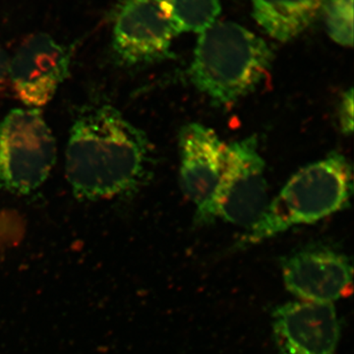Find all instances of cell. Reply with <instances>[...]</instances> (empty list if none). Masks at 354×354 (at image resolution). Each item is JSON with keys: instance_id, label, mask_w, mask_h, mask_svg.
Masks as SVG:
<instances>
[{"instance_id": "9c48e42d", "label": "cell", "mask_w": 354, "mask_h": 354, "mask_svg": "<svg viewBox=\"0 0 354 354\" xmlns=\"http://www.w3.org/2000/svg\"><path fill=\"white\" fill-rule=\"evenodd\" d=\"M272 334L281 354H335L341 323L334 304L297 300L272 314Z\"/></svg>"}, {"instance_id": "30bf717a", "label": "cell", "mask_w": 354, "mask_h": 354, "mask_svg": "<svg viewBox=\"0 0 354 354\" xmlns=\"http://www.w3.org/2000/svg\"><path fill=\"white\" fill-rule=\"evenodd\" d=\"M225 150L227 144L211 128L189 123L181 129V187L196 211L206 206L215 193L225 165Z\"/></svg>"}, {"instance_id": "277c9868", "label": "cell", "mask_w": 354, "mask_h": 354, "mask_svg": "<svg viewBox=\"0 0 354 354\" xmlns=\"http://www.w3.org/2000/svg\"><path fill=\"white\" fill-rule=\"evenodd\" d=\"M269 202L265 162L257 139L250 136L227 145L220 181L206 206L195 213V223L207 225L220 218L249 232Z\"/></svg>"}, {"instance_id": "8992f818", "label": "cell", "mask_w": 354, "mask_h": 354, "mask_svg": "<svg viewBox=\"0 0 354 354\" xmlns=\"http://www.w3.org/2000/svg\"><path fill=\"white\" fill-rule=\"evenodd\" d=\"M174 36L164 0H121L113 29L118 64L133 67L164 60L171 55Z\"/></svg>"}, {"instance_id": "5bb4252c", "label": "cell", "mask_w": 354, "mask_h": 354, "mask_svg": "<svg viewBox=\"0 0 354 354\" xmlns=\"http://www.w3.org/2000/svg\"><path fill=\"white\" fill-rule=\"evenodd\" d=\"M339 123L342 132L346 135L353 133V92L349 88L344 93L339 106Z\"/></svg>"}, {"instance_id": "4fadbf2b", "label": "cell", "mask_w": 354, "mask_h": 354, "mask_svg": "<svg viewBox=\"0 0 354 354\" xmlns=\"http://www.w3.org/2000/svg\"><path fill=\"white\" fill-rule=\"evenodd\" d=\"M321 14L330 39L342 46H353V0H327Z\"/></svg>"}, {"instance_id": "7c38bea8", "label": "cell", "mask_w": 354, "mask_h": 354, "mask_svg": "<svg viewBox=\"0 0 354 354\" xmlns=\"http://www.w3.org/2000/svg\"><path fill=\"white\" fill-rule=\"evenodd\" d=\"M176 35L201 32L215 24L221 12L218 0H164Z\"/></svg>"}, {"instance_id": "9a60e30c", "label": "cell", "mask_w": 354, "mask_h": 354, "mask_svg": "<svg viewBox=\"0 0 354 354\" xmlns=\"http://www.w3.org/2000/svg\"><path fill=\"white\" fill-rule=\"evenodd\" d=\"M9 62L10 58L6 51L0 48V87L9 79Z\"/></svg>"}, {"instance_id": "ba28073f", "label": "cell", "mask_w": 354, "mask_h": 354, "mask_svg": "<svg viewBox=\"0 0 354 354\" xmlns=\"http://www.w3.org/2000/svg\"><path fill=\"white\" fill-rule=\"evenodd\" d=\"M286 288L298 300L334 304L353 286V270L344 253L330 247L312 245L281 260Z\"/></svg>"}, {"instance_id": "3957f363", "label": "cell", "mask_w": 354, "mask_h": 354, "mask_svg": "<svg viewBox=\"0 0 354 354\" xmlns=\"http://www.w3.org/2000/svg\"><path fill=\"white\" fill-rule=\"evenodd\" d=\"M353 188V169L341 153H330L307 165L269 202L260 221L242 237L241 245L257 243L342 211L348 205Z\"/></svg>"}, {"instance_id": "7a4b0ae2", "label": "cell", "mask_w": 354, "mask_h": 354, "mask_svg": "<svg viewBox=\"0 0 354 354\" xmlns=\"http://www.w3.org/2000/svg\"><path fill=\"white\" fill-rule=\"evenodd\" d=\"M272 55L264 39L246 28L216 22L199 34L188 77L214 106H228L257 88Z\"/></svg>"}, {"instance_id": "52a82bcc", "label": "cell", "mask_w": 354, "mask_h": 354, "mask_svg": "<svg viewBox=\"0 0 354 354\" xmlns=\"http://www.w3.org/2000/svg\"><path fill=\"white\" fill-rule=\"evenodd\" d=\"M71 51L44 32L20 44L9 62V79L28 108L39 109L55 97L69 76Z\"/></svg>"}, {"instance_id": "5b68a950", "label": "cell", "mask_w": 354, "mask_h": 354, "mask_svg": "<svg viewBox=\"0 0 354 354\" xmlns=\"http://www.w3.org/2000/svg\"><path fill=\"white\" fill-rule=\"evenodd\" d=\"M57 144L39 109H16L0 120V190L28 195L46 180Z\"/></svg>"}, {"instance_id": "8fae6325", "label": "cell", "mask_w": 354, "mask_h": 354, "mask_svg": "<svg viewBox=\"0 0 354 354\" xmlns=\"http://www.w3.org/2000/svg\"><path fill=\"white\" fill-rule=\"evenodd\" d=\"M327 0H252L254 18L272 38H297L322 13Z\"/></svg>"}, {"instance_id": "6da1fadb", "label": "cell", "mask_w": 354, "mask_h": 354, "mask_svg": "<svg viewBox=\"0 0 354 354\" xmlns=\"http://www.w3.org/2000/svg\"><path fill=\"white\" fill-rule=\"evenodd\" d=\"M151 153L145 133L118 109L109 104L87 106L70 130L66 178L79 199L124 196L146 180Z\"/></svg>"}]
</instances>
